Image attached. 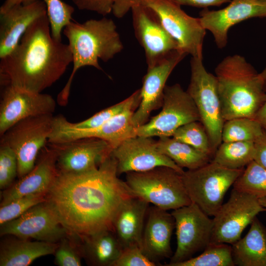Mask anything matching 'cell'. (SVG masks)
<instances>
[{
	"instance_id": "6da1fadb",
	"label": "cell",
	"mask_w": 266,
	"mask_h": 266,
	"mask_svg": "<svg viewBox=\"0 0 266 266\" xmlns=\"http://www.w3.org/2000/svg\"><path fill=\"white\" fill-rule=\"evenodd\" d=\"M118 175L117 162L112 154L91 170L59 172L46 200L70 236L82 239L113 230L121 206L136 196Z\"/></svg>"
},
{
	"instance_id": "7a4b0ae2",
	"label": "cell",
	"mask_w": 266,
	"mask_h": 266,
	"mask_svg": "<svg viewBox=\"0 0 266 266\" xmlns=\"http://www.w3.org/2000/svg\"><path fill=\"white\" fill-rule=\"evenodd\" d=\"M0 59L1 86L37 93L58 80L72 63L68 44L52 36L47 14L35 20L14 49Z\"/></svg>"
},
{
	"instance_id": "3957f363",
	"label": "cell",
	"mask_w": 266,
	"mask_h": 266,
	"mask_svg": "<svg viewBox=\"0 0 266 266\" xmlns=\"http://www.w3.org/2000/svg\"><path fill=\"white\" fill-rule=\"evenodd\" d=\"M215 73L225 121L238 117L254 118L266 101L259 73L238 54L224 58Z\"/></svg>"
},
{
	"instance_id": "277c9868",
	"label": "cell",
	"mask_w": 266,
	"mask_h": 266,
	"mask_svg": "<svg viewBox=\"0 0 266 266\" xmlns=\"http://www.w3.org/2000/svg\"><path fill=\"white\" fill-rule=\"evenodd\" d=\"M72 56L73 69L67 83L57 96L66 106L74 75L81 67L91 66L101 70L99 60L107 62L123 49L116 26L111 19H90L82 23L70 22L63 30Z\"/></svg>"
},
{
	"instance_id": "5b68a950",
	"label": "cell",
	"mask_w": 266,
	"mask_h": 266,
	"mask_svg": "<svg viewBox=\"0 0 266 266\" xmlns=\"http://www.w3.org/2000/svg\"><path fill=\"white\" fill-rule=\"evenodd\" d=\"M126 174V183L134 194L164 210H174L192 202L182 173L167 166Z\"/></svg>"
},
{
	"instance_id": "8992f818",
	"label": "cell",
	"mask_w": 266,
	"mask_h": 266,
	"mask_svg": "<svg viewBox=\"0 0 266 266\" xmlns=\"http://www.w3.org/2000/svg\"><path fill=\"white\" fill-rule=\"evenodd\" d=\"M244 170L231 169L212 161L182 174L183 181L192 202L209 216H214L222 204L229 189Z\"/></svg>"
},
{
	"instance_id": "52a82bcc",
	"label": "cell",
	"mask_w": 266,
	"mask_h": 266,
	"mask_svg": "<svg viewBox=\"0 0 266 266\" xmlns=\"http://www.w3.org/2000/svg\"><path fill=\"white\" fill-rule=\"evenodd\" d=\"M191 79L187 92L198 110L200 121L208 135L216 151L222 143V132L225 120L215 75L205 69L202 58L192 57Z\"/></svg>"
},
{
	"instance_id": "ba28073f",
	"label": "cell",
	"mask_w": 266,
	"mask_h": 266,
	"mask_svg": "<svg viewBox=\"0 0 266 266\" xmlns=\"http://www.w3.org/2000/svg\"><path fill=\"white\" fill-rule=\"evenodd\" d=\"M53 118V114H47L23 119L0 136V143L10 147L16 155L19 178L35 166L39 152L48 143Z\"/></svg>"
},
{
	"instance_id": "9c48e42d",
	"label": "cell",
	"mask_w": 266,
	"mask_h": 266,
	"mask_svg": "<svg viewBox=\"0 0 266 266\" xmlns=\"http://www.w3.org/2000/svg\"><path fill=\"white\" fill-rule=\"evenodd\" d=\"M152 9L180 49L192 57L202 58V46L206 30L200 18L188 15L181 5L171 0H140Z\"/></svg>"
},
{
	"instance_id": "30bf717a",
	"label": "cell",
	"mask_w": 266,
	"mask_h": 266,
	"mask_svg": "<svg viewBox=\"0 0 266 266\" xmlns=\"http://www.w3.org/2000/svg\"><path fill=\"white\" fill-rule=\"evenodd\" d=\"M162 107L158 114L136 128L137 135L171 137L181 126L191 122L200 121L193 100L179 84L166 86Z\"/></svg>"
},
{
	"instance_id": "8fae6325",
	"label": "cell",
	"mask_w": 266,
	"mask_h": 266,
	"mask_svg": "<svg viewBox=\"0 0 266 266\" xmlns=\"http://www.w3.org/2000/svg\"><path fill=\"white\" fill-rule=\"evenodd\" d=\"M171 213L175 221L177 246L166 266L186 261L203 251L210 243L213 227V219L194 202Z\"/></svg>"
},
{
	"instance_id": "7c38bea8",
	"label": "cell",
	"mask_w": 266,
	"mask_h": 266,
	"mask_svg": "<svg viewBox=\"0 0 266 266\" xmlns=\"http://www.w3.org/2000/svg\"><path fill=\"white\" fill-rule=\"evenodd\" d=\"M266 211L258 198L233 188L228 201L213 216L210 243L233 244L257 215Z\"/></svg>"
},
{
	"instance_id": "4fadbf2b",
	"label": "cell",
	"mask_w": 266,
	"mask_h": 266,
	"mask_svg": "<svg viewBox=\"0 0 266 266\" xmlns=\"http://www.w3.org/2000/svg\"><path fill=\"white\" fill-rule=\"evenodd\" d=\"M0 234L55 243L69 235L46 200L32 207L18 218L0 225Z\"/></svg>"
},
{
	"instance_id": "5bb4252c",
	"label": "cell",
	"mask_w": 266,
	"mask_h": 266,
	"mask_svg": "<svg viewBox=\"0 0 266 266\" xmlns=\"http://www.w3.org/2000/svg\"><path fill=\"white\" fill-rule=\"evenodd\" d=\"M136 108L128 109L101 126L89 130L72 128L66 124L64 116H54L48 142L62 143L80 138L95 137L106 141L113 149L125 140L137 135L136 128L132 120Z\"/></svg>"
},
{
	"instance_id": "9a60e30c",
	"label": "cell",
	"mask_w": 266,
	"mask_h": 266,
	"mask_svg": "<svg viewBox=\"0 0 266 266\" xmlns=\"http://www.w3.org/2000/svg\"><path fill=\"white\" fill-rule=\"evenodd\" d=\"M131 10L134 34L144 50L148 67L159 64L175 50L180 49L152 9L139 3Z\"/></svg>"
},
{
	"instance_id": "2e32d148",
	"label": "cell",
	"mask_w": 266,
	"mask_h": 266,
	"mask_svg": "<svg viewBox=\"0 0 266 266\" xmlns=\"http://www.w3.org/2000/svg\"><path fill=\"white\" fill-rule=\"evenodd\" d=\"M0 104V135L23 119L53 114L56 103L50 95L13 86L3 87Z\"/></svg>"
},
{
	"instance_id": "e0dca14e",
	"label": "cell",
	"mask_w": 266,
	"mask_h": 266,
	"mask_svg": "<svg viewBox=\"0 0 266 266\" xmlns=\"http://www.w3.org/2000/svg\"><path fill=\"white\" fill-rule=\"evenodd\" d=\"M111 154L116 161L118 175L147 171L159 166L169 167L182 174L184 172L158 150L156 141L151 137H130L114 148Z\"/></svg>"
},
{
	"instance_id": "ac0fdd59",
	"label": "cell",
	"mask_w": 266,
	"mask_h": 266,
	"mask_svg": "<svg viewBox=\"0 0 266 266\" xmlns=\"http://www.w3.org/2000/svg\"><path fill=\"white\" fill-rule=\"evenodd\" d=\"M255 17H266V0H231L224 8L200 13L203 28L210 32L217 46L222 49L228 42L230 29L244 20Z\"/></svg>"
},
{
	"instance_id": "d6986e66",
	"label": "cell",
	"mask_w": 266,
	"mask_h": 266,
	"mask_svg": "<svg viewBox=\"0 0 266 266\" xmlns=\"http://www.w3.org/2000/svg\"><path fill=\"white\" fill-rule=\"evenodd\" d=\"M187 55L182 50L177 49L159 64L148 67L140 89V103L132 118L135 128L146 123L151 112L162 106L166 80L175 66Z\"/></svg>"
},
{
	"instance_id": "ffe728a7",
	"label": "cell",
	"mask_w": 266,
	"mask_h": 266,
	"mask_svg": "<svg viewBox=\"0 0 266 266\" xmlns=\"http://www.w3.org/2000/svg\"><path fill=\"white\" fill-rule=\"evenodd\" d=\"M54 144L58 150L57 168L62 173H79L91 170L110 156L113 150L106 141L95 137Z\"/></svg>"
},
{
	"instance_id": "44dd1931",
	"label": "cell",
	"mask_w": 266,
	"mask_h": 266,
	"mask_svg": "<svg viewBox=\"0 0 266 266\" xmlns=\"http://www.w3.org/2000/svg\"><path fill=\"white\" fill-rule=\"evenodd\" d=\"M48 143L39 152L33 168L3 191L0 205L24 196L47 193L59 173L57 148L55 144Z\"/></svg>"
},
{
	"instance_id": "7402d4cb",
	"label": "cell",
	"mask_w": 266,
	"mask_h": 266,
	"mask_svg": "<svg viewBox=\"0 0 266 266\" xmlns=\"http://www.w3.org/2000/svg\"><path fill=\"white\" fill-rule=\"evenodd\" d=\"M42 0L15 5L0 13V58L9 54L17 46L29 27L37 19L47 15Z\"/></svg>"
},
{
	"instance_id": "603a6c76",
	"label": "cell",
	"mask_w": 266,
	"mask_h": 266,
	"mask_svg": "<svg viewBox=\"0 0 266 266\" xmlns=\"http://www.w3.org/2000/svg\"><path fill=\"white\" fill-rule=\"evenodd\" d=\"M175 221L171 213L156 206L149 207L142 236L141 249L151 261L158 264L171 257L170 240Z\"/></svg>"
},
{
	"instance_id": "cb8c5ba5",
	"label": "cell",
	"mask_w": 266,
	"mask_h": 266,
	"mask_svg": "<svg viewBox=\"0 0 266 266\" xmlns=\"http://www.w3.org/2000/svg\"><path fill=\"white\" fill-rule=\"evenodd\" d=\"M149 203L136 196L127 200L117 212L113 223V231L123 249L138 246L142 236Z\"/></svg>"
},
{
	"instance_id": "d4e9b609",
	"label": "cell",
	"mask_w": 266,
	"mask_h": 266,
	"mask_svg": "<svg viewBox=\"0 0 266 266\" xmlns=\"http://www.w3.org/2000/svg\"><path fill=\"white\" fill-rule=\"evenodd\" d=\"M248 232L232 244L234 266H266V229L256 217Z\"/></svg>"
},
{
	"instance_id": "484cf974",
	"label": "cell",
	"mask_w": 266,
	"mask_h": 266,
	"mask_svg": "<svg viewBox=\"0 0 266 266\" xmlns=\"http://www.w3.org/2000/svg\"><path fill=\"white\" fill-rule=\"evenodd\" d=\"M58 243L18 238L4 242L0 251V266H27L36 259L53 254Z\"/></svg>"
},
{
	"instance_id": "4316f807",
	"label": "cell",
	"mask_w": 266,
	"mask_h": 266,
	"mask_svg": "<svg viewBox=\"0 0 266 266\" xmlns=\"http://www.w3.org/2000/svg\"><path fill=\"white\" fill-rule=\"evenodd\" d=\"M82 256L95 266H113L123 247L113 230H105L81 239Z\"/></svg>"
},
{
	"instance_id": "83f0119b",
	"label": "cell",
	"mask_w": 266,
	"mask_h": 266,
	"mask_svg": "<svg viewBox=\"0 0 266 266\" xmlns=\"http://www.w3.org/2000/svg\"><path fill=\"white\" fill-rule=\"evenodd\" d=\"M156 143L158 150L162 154L182 168L196 169L212 160L206 154L173 137H159Z\"/></svg>"
},
{
	"instance_id": "f1b7e54d",
	"label": "cell",
	"mask_w": 266,
	"mask_h": 266,
	"mask_svg": "<svg viewBox=\"0 0 266 266\" xmlns=\"http://www.w3.org/2000/svg\"><path fill=\"white\" fill-rule=\"evenodd\" d=\"M254 142H223L211 161L231 169H242L254 160Z\"/></svg>"
},
{
	"instance_id": "f546056e",
	"label": "cell",
	"mask_w": 266,
	"mask_h": 266,
	"mask_svg": "<svg viewBox=\"0 0 266 266\" xmlns=\"http://www.w3.org/2000/svg\"><path fill=\"white\" fill-rule=\"evenodd\" d=\"M140 101V91L139 89L124 100L97 112L84 121L72 123L65 118V122L68 126L78 130L96 128L128 109L138 107Z\"/></svg>"
},
{
	"instance_id": "4dcf8cb0",
	"label": "cell",
	"mask_w": 266,
	"mask_h": 266,
	"mask_svg": "<svg viewBox=\"0 0 266 266\" xmlns=\"http://www.w3.org/2000/svg\"><path fill=\"white\" fill-rule=\"evenodd\" d=\"M263 130L261 124L253 118H235L225 121L222 140L223 142H254Z\"/></svg>"
},
{
	"instance_id": "1f68e13d",
	"label": "cell",
	"mask_w": 266,
	"mask_h": 266,
	"mask_svg": "<svg viewBox=\"0 0 266 266\" xmlns=\"http://www.w3.org/2000/svg\"><path fill=\"white\" fill-rule=\"evenodd\" d=\"M233 188L258 199L266 197V168L253 160L244 168Z\"/></svg>"
},
{
	"instance_id": "d6a6232c",
	"label": "cell",
	"mask_w": 266,
	"mask_h": 266,
	"mask_svg": "<svg viewBox=\"0 0 266 266\" xmlns=\"http://www.w3.org/2000/svg\"><path fill=\"white\" fill-rule=\"evenodd\" d=\"M172 266H234L232 246L226 243H210L200 255Z\"/></svg>"
},
{
	"instance_id": "836d02e7",
	"label": "cell",
	"mask_w": 266,
	"mask_h": 266,
	"mask_svg": "<svg viewBox=\"0 0 266 266\" xmlns=\"http://www.w3.org/2000/svg\"><path fill=\"white\" fill-rule=\"evenodd\" d=\"M172 137L191 145L212 159L215 151L200 121H193L181 126L175 131Z\"/></svg>"
},
{
	"instance_id": "e575fe53",
	"label": "cell",
	"mask_w": 266,
	"mask_h": 266,
	"mask_svg": "<svg viewBox=\"0 0 266 266\" xmlns=\"http://www.w3.org/2000/svg\"><path fill=\"white\" fill-rule=\"evenodd\" d=\"M46 6L52 36L62 41V32L72 20L74 8L62 0H42Z\"/></svg>"
},
{
	"instance_id": "d590c367",
	"label": "cell",
	"mask_w": 266,
	"mask_h": 266,
	"mask_svg": "<svg viewBox=\"0 0 266 266\" xmlns=\"http://www.w3.org/2000/svg\"><path fill=\"white\" fill-rule=\"evenodd\" d=\"M46 193L28 195L0 205V225L14 220L35 205L46 200Z\"/></svg>"
},
{
	"instance_id": "8d00e7d4",
	"label": "cell",
	"mask_w": 266,
	"mask_h": 266,
	"mask_svg": "<svg viewBox=\"0 0 266 266\" xmlns=\"http://www.w3.org/2000/svg\"><path fill=\"white\" fill-rule=\"evenodd\" d=\"M17 174L18 162L15 153L8 146L0 143V188L9 187Z\"/></svg>"
},
{
	"instance_id": "74e56055",
	"label": "cell",
	"mask_w": 266,
	"mask_h": 266,
	"mask_svg": "<svg viewBox=\"0 0 266 266\" xmlns=\"http://www.w3.org/2000/svg\"><path fill=\"white\" fill-rule=\"evenodd\" d=\"M55 262L60 266H79L82 256L81 248L76 249L66 237L58 242L55 252Z\"/></svg>"
},
{
	"instance_id": "f35d334b",
	"label": "cell",
	"mask_w": 266,
	"mask_h": 266,
	"mask_svg": "<svg viewBox=\"0 0 266 266\" xmlns=\"http://www.w3.org/2000/svg\"><path fill=\"white\" fill-rule=\"evenodd\" d=\"M158 264L150 260L138 246L123 249L113 266H156Z\"/></svg>"
},
{
	"instance_id": "ab89813d",
	"label": "cell",
	"mask_w": 266,
	"mask_h": 266,
	"mask_svg": "<svg viewBox=\"0 0 266 266\" xmlns=\"http://www.w3.org/2000/svg\"><path fill=\"white\" fill-rule=\"evenodd\" d=\"M80 10L95 12L105 16L112 12L115 0H72Z\"/></svg>"
},
{
	"instance_id": "60d3db41",
	"label": "cell",
	"mask_w": 266,
	"mask_h": 266,
	"mask_svg": "<svg viewBox=\"0 0 266 266\" xmlns=\"http://www.w3.org/2000/svg\"><path fill=\"white\" fill-rule=\"evenodd\" d=\"M255 154L254 161L266 168V131L263 130L254 141Z\"/></svg>"
},
{
	"instance_id": "b9f144b4",
	"label": "cell",
	"mask_w": 266,
	"mask_h": 266,
	"mask_svg": "<svg viewBox=\"0 0 266 266\" xmlns=\"http://www.w3.org/2000/svg\"><path fill=\"white\" fill-rule=\"evenodd\" d=\"M140 3V0H115L112 12L118 18L124 17L132 8Z\"/></svg>"
},
{
	"instance_id": "7bdbcfd3",
	"label": "cell",
	"mask_w": 266,
	"mask_h": 266,
	"mask_svg": "<svg viewBox=\"0 0 266 266\" xmlns=\"http://www.w3.org/2000/svg\"><path fill=\"white\" fill-rule=\"evenodd\" d=\"M180 5H187L207 8L210 6H219L230 2L231 0H171Z\"/></svg>"
},
{
	"instance_id": "ee69618b",
	"label": "cell",
	"mask_w": 266,
	"mask_h": 266,
	"mask_svg": "<svg viewBox=\"0 0 266 266\" xmlns=\"http://www.w3.org/2000/svg\"><path fill=\"white\" fill-rule=\"evenodd\" d=\"M35 0H6L0 8V13L6 11L15 5L29 4Z\"/></svg>"
},
{
	"instance_id": "f6af8a7d",
	"label": "cell",
	"mask_w": 266,
	"mask_h": 266,
	"mask_svg": "<svg viewBox=\"0 0 266 266\" xmlns=\"http://www.w3.org/2000/svg\"><path fill=\"white\" fill-rule=\"evenodd\" d=\"M253 118L261 124L264 130L266 131V101L256 113Z\"/></svg>"
},
{
	"instance_id": "bcb514c9",
	"label": "cell",
	"mask_w": 266,
	"mask_h": 266,
	"mask_svg": "<svg viewBox=\"0 0 266 266\" xmlns=\"http://www.w3.org/2000/svg\"><path fill=\"white\" fill-rule=\"evenodd\" d=\"M261 77L262 78L263 83L265 91L266 92V66L263 71L259 73Z\"/></svg>"
},
{
	"instance_id": "7dc6e473",
	"label": "cell",
	"mask_w": 266,
	"mask_h": 266,
	"mask_svg": "<svg viewBox=\"0 0 266 266\" xmlns=\"http://www.w3.org/2000/svg\"><path fill=\"white\" fill-rule=\"evenodd\" d=\"M259 200L261 204L266 209V197L259 199Z\"/></svg>"
}]
</instances>
